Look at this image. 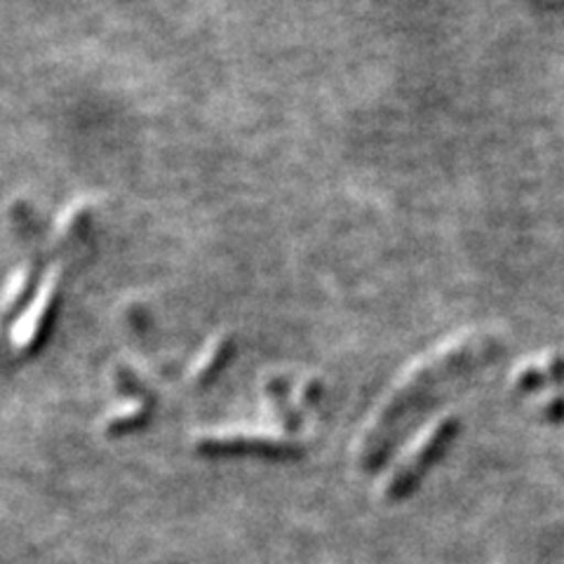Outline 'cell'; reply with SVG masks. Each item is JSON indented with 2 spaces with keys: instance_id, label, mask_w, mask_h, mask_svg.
Listing matches in <instances>:
<instances>
[]
</instances>
